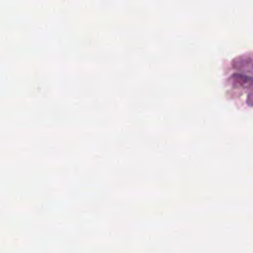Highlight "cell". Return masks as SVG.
I'll use <instances>...</instances> for the list:
<instances>
[{
    "label": "cell",
    "instance_id": "cell-1",
    "mask_svg": "<svg viewBox=\"0 0 253 253\" xmlns=\"http://www.w3.org/2000/svg\"><path fill=\"white\" fill-rule=\"evenodd\" d=\"M231 80L235 85H237L243 89L253 91V77L252 76L237 73V74L232 75Z\"/></svg>",
    "mask_w": 253,
    "mask_h": 253
},
{
    "label": "cell",
    "instance_id": "cell-2",
    "mask_svg": "<svg viewBox=\"0 0 253 253\" xmlns=\"http://www.w3.org/2000/svg\"><path fill=\"white\" fill-rule=\"evenodd\" d=\"M232 65L236 69H240V70L250 69L253 71V55L248 54V55H242L240 57H237L232 62Z\"/></svg>",
    "mask_w": 253,
    "mask_h": 253
},
{
    "label": "cell",
    "instance_id": "cell-3",
    "mask_svg": "<svg viewBox=\"0 0 253 253\" xmlns=\"http://www.w3.org/2000/svg\"><path fill=\"white\" fill-rule=\"evenodd\" d=\"M246 103L248 106L250 107H253V93L249 94L248 97H247V100H246Z\"/></svg>",
    "mask_w": 253,
    "mask_h": 253
}]
</instances>
